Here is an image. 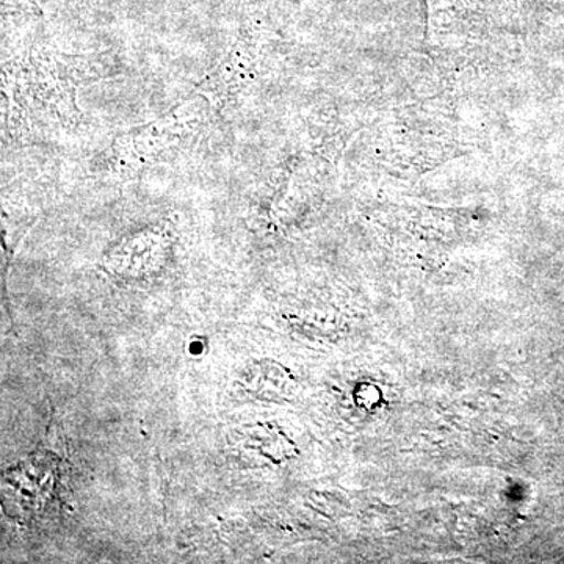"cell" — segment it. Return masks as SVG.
<instances>
[{"instance_id": "6da1fadb", "label": "cell", "mask_w": 564, "mask_h": 564, "mask_svg": "<svg viewBox=\"0 0 564 564\" xmlns=\"http://www.w3.org/2000/svg\"><path fill=\"white\" fill-rule=\"evenodd\" d=\"M84 58L35 43L3 61L2 95L7 133L13 141L33 140L82 121L77 90L88 79Z\"/></svg>"}, {"instance_id": "7a4b0ae2", "label": "cell", "mask_w": 564, "mask_h": 564, "mask_svg": "<svg viewBox=\"0 0 564 564\" xmlns=\"http://www.w3.org/2000/svg\"><path fill=\"white\" fill-rule=\"evenodd\" d=\"M210 109V104L193 91L158 120L118 133L104 159L107 176L133 180L187 151L206 128Z\"/></svg>"}, {"instance_id": "3957f363", "label": "cell", "mask_w": 564, "mask_h": 564, "mask_svg": "<svg viewBox=\"0 0 564 564\" xmlns=\"http://www.w3.org/2000/svg\"><path fill=\"white\" fill-rule=\"evenodd\" d=\"M261 66V40L258 31L243 20L237 39L217 65L195 85V93L220 111L239 101L252 82L258 79Z\"/></svg>"}, {"instance_id": "277c9868", "label": "cell", "mask_w": 564, "mask_h": 564, "mask_svg": "<svg viewBox=\"0 0 564 564\" xmlns=\"http://www.w3.org/2000/svg\"><path fill=\"white\" fill-rule=\"evenodd\" d=\"M74 2H77V3H87V0H74Z\"/></svg>"}]
</instances>
